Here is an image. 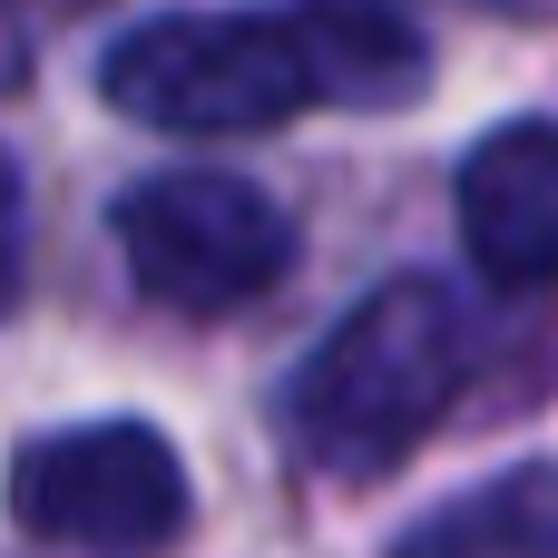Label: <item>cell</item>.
I'll use <instances>...</instances> for the list:
<instances>
[{
	"label": "cell",
	"instance_id": "6da1fadb",
	"mask_svg": "<svg viewBox=\"0 0 558 558\" xmlns=\"http://www.w3.org/2000/svg\"><path fill=\"white\" fill-rule=\"evenodd\" d=\"M461 373H471V333H461L451 284L392 275L383 294H363V304L304 353L284 412H294L304 461H324V471H392V461L451 412Z\"/></svg>",
	"mask_w": 558,
	"mask_h": 558
},
{
	"label": "cell",
	"instance_id": "7a4b0ae2",
	"mask_svg": "<svg viewBox=\"0 0 558 558\" xmlns=\"http://www.w3.org/2000/svg\"><path fill=\"white\" fill-rule=\"evenodd\" d=\"M98 98L157 137H255L314 98L294 10H157L108 39Z\"/></svg>",
	"mask_w": 558,
	"mask_h": 558
},
{
	"label": "cell",
	"instance_id": "3957f363",
	"mask_svg": "<svg viewBox=\"0 0 558 558\" xmlns=\"http://www.w3.org/2000/svg\"><path fill=\"white\" fill-rule=\"evenodd\" d=\"M118 255H128L137 294H157L167 314H235V304L284 284L294 216L255 177L167 167V177L118 196Z\"/></svg>",
	"mask_w": 558,
	"mask_h": 558
},
{
	"label": "cell",
	"instance_id": "277c9868",
	"mask_svg": "<svg viewBox=\"0 0 558 558\" xmlns=\"http://www.w3.org/2000/svg\"><path fill=\"white\" fill-rule=\"evenodd\" d=\"M10 520L39 549L157 558L186 539V461L147 422H78L10 461Z\"/></svg>",
	"mask_w": 558,
	"mask_h": 558
},
{
	"label": "cell",
	"instance_id": "5b68a950",
	"mask_svg": "<svg viewBox=\"0 0 558 558\" xmlns=\"http://www.w3.org/2000/svg\"><path fill=\"white\" fill-rule=\"evenodd\" d=\"M461 245L500 294L558 284V118H510L461 157Z\"/></svg>",
	"mask_w": 558,
	"mask_h": 558
},
{
	"label": "cell",
	"instance_id": "8992f818",
	"mask_svg": "<svg viewBox=\"0 0 558 558\" xmlns=\"http://www.w3.org/2000/svg\"><path fill=\"white\" fill-rule=\"evenodd\" d=\"M294 29L314 59V98L333 108H412L432 88V39L392 0H304Z\"/></svg>",
	"mask_w": 558,
	"mask_h": 558
},
{
	"label": "cell",
	"instance_id": "52a82bcc",
	"mask_svg": "<svg viewBox=\"0 0 558 558\" xmlns=\"http://www.w3.org/2000/svg\"><path fill=\"white\" fill-rule=\"evenodd\" d=\"M392 558H558V461L500 471L490 490H461L451 510L412 520Z\"/></svg>",
	"mask_w": 558,
	"mask_h": 558
},
{
	"label": "cell",
	"instance_id": "ba28073f",
	"mask_svg": "<svg viewBox=\"0 0 558 558\" xmlns=\"http://www.w3.org/2000/svg\"><path fill=\"white\" fill-rule=\"evenodd\" d=\"M20 265H29V186H20V157L0 147V314L20 304Z\"/></svg>",
	"mask_w": 558,
	"mask_h": 558
},
{
	"label": "cell",
	"instance_id": "9c48e42d",
	"mask_svg": "<svg viewBox=\"0 0 558 558\" xmlns=\"http://www.w3.org/2000/svg\"><path fill=\"white\" fill-rule=\"evenodd\" d=\"M10 78H20V20L0 10V88H10Z\"/></svg>",
	"mask_w": 558,
	"mask_h": 558
}]
</instances>
